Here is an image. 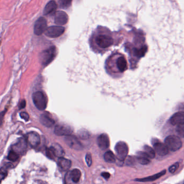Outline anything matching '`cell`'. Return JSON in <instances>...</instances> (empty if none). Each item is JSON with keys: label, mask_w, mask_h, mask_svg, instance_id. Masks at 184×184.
<instances>
[{"label": "cell", "mask_w": 184, "mask_h": 184, "mask_svg": "<svg viewBox=\"0 0 184 184\" xmlns=\"http://www.w3.org/2000/svg\"><path fill=\"white\" fill-rule=\"evenodd\" d=\"M33 104L40 111H43L47 106V99L44 94L41 91L33 93L32 96Z\"/></svg>", "instance_id": "1"}, {"label": "cell", "mask_w": 184, "mask_h": 184, "mask_svg": "<svg viewBox=\"0 0 184 184\" xmlns=\"http://www.w3.org/2000/svg\"><path fill=\"white\" fill-rule=\"evenodd\" d=\"M56 48L55 46H51L41 53L40 56V61L42 65L45 66L48 65L50 62H52L56 54Z\"/></svg>", "instance_id": "2"}, {"label": "cell", "mask_w": 184, "mask_h": 184, "mask_svg": "<svg viewBox=\"0 0 184 184\" xmlns=\"http://www.w3.org/2000/svg\"><path fill=\"white\" fill-rule=\"evenodd\" d=\"M165 144L169 150L177 151L182 147V142L180 138L176 136H168L165 140Z\"/></svg>", "instance_id": "3"}, {"label": "cell", "mask_w": 184, "mask_h": 184, "mask_svg": "<svg viewBox=\"0 0 184 184\" xmlns=\"http://www.w3.org/2000/svg\"><path fill=\"white\" fill-rule=\"evenodd\" d=\"M115 151L117 158L120 161H124L128 156L129 149L127 144L124 142H119L116 145Z\"/></svg>", "instance_id": "4"}, {"label": "cell", "mask_w": 184, "mask_h": 184, "mask_svg": "<svg viewBox=\"0 0 184 184\" xmlns=\"http://www.w3.org/2000/svg\"><path fill=\"white\" fill-rule=\"evenodd\" d=\"M73 132V129L70 126L66 124L59 123L54 129V133L59 136H67L70 135Z\"/></svg>", "instance_id": "5"}, {"label": "cell", "mask_w": 184, "mask_h": 184, "mask_svg": "<svg viewBox=\"0 0 184 184\" xmlns=\"http://www.w3.org/2000/svg\"><path fill=\"white\" fill-rule=\"evenodd\" d=\"M64 142L68 147L73 150L80 151L82 150L83 149V146L81 142H80L75 136H71V134L65 136Z\"/></svg>", "instance_id": "6"}, {"label": "cell", "mask_w": 184, "mask_h": 184, "mask_svg": "<svg viewBox=\"0 0 184 184\" xmlns=\"http://www.w3.org/2000/svg\"><path fill=\"white\" fill-rule=\"evenodd\" d=\"M96 44L101 48H107L112 45L113 40L112 38L107 35H100L96 38Z\"/></svg>", "instance_id": "7"}, {"label": "cell", "mask_w": 184, "mask_h": 184, "mask_svg": "<svg viewBox=\"0 0 184 184\" xmlns=\"http://www.w3.org/2000/svg\"><path fill=\"white\" fill-rule=\"evenodd\" d=\"M65 31V28L61 26H51L48 28L44 33L50 38H57L61 36Z\"/></svg>", "instance_id": "8"}, {"label": "cell", "mask_w": 184, "mask_h": 184, "mask_svg": "<svg viewBox=\"0 0 184 184\" xmlns=\"http://www.w3.org/2000/svg\"><path fill=\"white\" fill-rule=\"evenodd\" d=\"M47 28L46 20L41 17L36 21L34 25V33L36 35H41L42 33H45Z\"/></svg>", "instance_id": "9"}, {"label": "cell", "mask_w": 184, "mask_h": 184, "mask_svg": "<svg viewBox=\"0 0 184 184\" xmlns=\"http://www.w3.org/2000/svg\"><path fill=\"white\" fill-rule=\"evenodd\" d=\"M25 139L32 148H36L40 144L41 139L39 134L35 132H29L26 134Z\"/></svg>", "instance_id": "10"}, {"label": "cell", "mask_w": 184, "mask_h": 184, "mask_svg": "<svg viewBox=\"0 0 184 184\" xmlns=\"http://www.w3.org/2000/svg\"><path fill=\"white\" fill-rule=\"evenodd\" d=\"M28 143L25 138H19L15 144L13 146V150L15 151L19 155H23L26 152Z\"/></svg>", "instance_id": "11"}, {"label": "cell", "mask_w": 184, "mask_h": 184, "mask_svg": "<svg viewBox=\"0 0 184 184\" xmlns=\"http://www.w3.org/2000/svg\"><path fill=\"white\" fill-rule=\"evenodd\" d=\"M68 21V16L67 13L63 11H58L56 13L55 17V22L57 25H63Z\"/></svg>", "instance_id": "12"}, {"label": "cell", "mask_w": 184, "mask_h": 184, "mask_svg": "<svg viewBox=\"0 0 184 184\" xmlns=\"http://www.w3.org/2000/svg\"><path fill=\"white\" fill-rule=\"evenodd\" d=\"M97 144L101 150H104L110 146V140L107 134H101L97 138Z\"/></svg>", "instance_id": "13"}, {"label": "cell", "mask_w": 184, "mask_h": 184, "mask_svg": "<svg viewBox=\"0 0 184 184\" xmlns=\"http://www.w3.org/2000/svg\"><path fill=\"white\" fill-rule=\"evenodd\" d=\"M153 147L155 151L160 156H165L169 153V149L165 144L160 142H156L154 144Z\"/></svg>", "instance_id": "14"}, {"label": "cell", "mask_w": 184, "mask_h": 184, "mask_svg": "<svg viewBox=\"0 0 184 184\" xmlns=\"http://www.w3.org/2000/svg\"><path fill=\"white\" fill-rule=\"evenodd\" d=\"M40 122L42 123V125L47 128L52 127L55 123L54 120L52 119V117L47 113H43L41 115Z\"/></svg>", "instance_id": "15"}, {"label": "cell", "mask_w": 184, "mask_h": 184, "mask_svg": "<svg viewBox=\"0 0 184 184\" xmlns=\"http://www.w3.org/2000/svg\"><path fill=\"white\" fill-rule=\"evenodd\" d=\"M57 165L59 169L62 171H68L71 166V161L69 159H66L63 157L59 158L57 161Z\"/></svg>", "instance_id": "16"}, {"label": "cell", "mask_w": 184, "mask_h": 184, "mask_svg": "<svg viewBox=\"0 0 184 184\" xmlns=\"http://www.w3.org/2000/svg\"><path fill=\"white\" fill-rule=\"evenodd\" d=\"M170 122L173 125L184 123V112L180 111L174 113L170 118Z\"/></svg>", "instance_id": "17"}, {"label": "cell", "mask_w": 184, "mask_h": 184, "mask_svg": "<svg viewBox=\"0 0 184 184\" xmlns=\"http://www.w3.org/2000/svg\"><path fill=\"white\" fill-rule=\"evenodd\" d=\"M50 147H51V149H52V151L55 155L56 157H58V158L63 157V156L65 155V152L63 150L62 147L57 143H55Z\"/></svg>", "instance_id": "18"}, {"label": "cell", "mask_w": 184, "mask_h": 184, "mask_svg": "<svg viewBox=\"0 0 184 184\" xmlns=\"http://www.w3.org/2000/svg\"><path fill=\"white\" fill-rule=\"evenodd\" d=\"M166 173L165 170H164L163 171L159 172L158 173L155 174L153 176H150L149 177H146V178H142V179H137L136 181L137 182H151V181H154L158 178H160L161 177L164 176Z\"/></svg>", "instance_id": "19"}, {"label": "cell", "mask_w": 184, "mask_h": 184, "mask_svg": "<svg viewBox=\"0 0 184 184\" xmlns=\"http://www.w3.org/2000/svg\"><path fill=\"white\" fill-rule=\"evenodd\" d=\"M57 7V5L55 1H51L47 3L46 6L44 8V11H43L44 15H49L54 12L55 11H56Z\"/></svg>", "instance_id": "20"}, {"label": "cell", "mask_w": 184, "mask_h": 184, "mask_svg": "<svg viewBox=\"0 0 184 184\" xmlns=\"http://www.w3.org/2000/svg\"><path fill=\"white\" fill-rule=\"evenodd\" d=\"M138 156L137 157V159L139 163L142 165H147L150 163L149 156L147 153L144 152H138L137 153Z\"/></svg>", "instance_id": "21"}, {"label": "cell", "mask_w": 184, "mask_h": 184, "mask_svg": "<svg viewBox=\"0 0 184 184\" xmlns=\"http://www.w3.org/2000/svg\"><path fill=\"white\" fill-rule=\"evenodd\" d=\"M81 177V172L80 169H73L70 173V178H71L72 182L77 183L80 180Z\"/></svg>", "instance_id": "22"}, {"label": "cell", "mask_w": 184, "mask_h": 184, "mask_svg": "<svg viewBox=\"0 0 184 184\" xmlns=\"http://www.w3.org/2000/svg\"><path fill=\"white\" fill-rule=\"evenodd\" d=\"M118 69L120 72H124L127 69V62L124 57H120L117 61Z\"/></svg>", "instance_id": "23"}, {"label": "cell", "mask_w": 184, "mask_h": 184, "mask_svg": "<svg viewBox=\"0 0 184 184\" xmlns=\"http://www.w3.org/2000/svg\"><path fill=\"white\" fill-rule=\"evenodd\" d=\"M105 161L109 163H114L116 161V157L112 152L110 151H107L104 155Z\"/></svg>", "instance_id": "24"}, {"label": "cell", "mask_w": 184, "mask_h": 184, "mask_svg": "<svg viewBox=\"0 0 184 184\" xmlns=\"http://www.w3.org/2000/svg\"><path fill=\"white\" fill-rule=\"evenodd\" d=\"M147 46H143L139 49H135L134 50V54L136 56L138 57H142L144 56L145 53L147 52Z\"/></svg>", "instance_id": "25"}, {"label": "cell", "mask_w": 184, "mask_h": 184, "mask_svg": "<svg viewBox=\"0 0 184 184\" xmlns=\"http://www.w3.org/2000/svg\"><path fill=\"white\" fill-rule=\"evenodd\" d=\"M144 149L145 152L147 153V155L149 156L150 159L155 158L156 156V151L155 150H153L152 147L147 145L145 146Z\"/></svg>", "instance_id": "26"}, {"label": "cell", "mask_w": 184, "mask_h": 184, "mask_svg": "<svg viewBox=\"0 0 184 184\" xmlns=\"http://www.w3.org/2000/svg\"><path fill=\"white\" fill-rule=\"evenodd\" d=\"M19 154L16 152L15 151L13 150V149L9 151L8 156V159L11 161H16L17 159H19Z\"/></svg>", "instance_id": "27"}, {"label": "cell", "mask_w": 184, "mask_h": 184, "mask_svg": "<svg viewBox=\"0 0 184 184\" xmlns=\"http://www.w3.org/2000/svg\"><path fill=\"white\" fill-rule=\"evenodd\" d=\"M176 132L181 137H184V123L177 125L176 128Z\"/></svg>", "instance_id": "28"}, {"label": "cell", "mask_w": 184, "mask_h": 184, "mask_svg": "<svg viewBox=\"0 0 184 184\" xmlns=\"http://www.w3.org/2000/svg\"><path fill=\"white\" fill-rule=\"evenodd\" d=\"M78 136L79 137L82 139H86L89 138L90 134L86 130L82 129L78 132Z\"/></svg>", "instance_id": "29"}, {"label": "cell", "mask_w": 184, "mask_h": 184, "mask_svg": "<svg viewBox=\"0 0 184 184\" xmlns=\"http://www.w3.org/2000/svg\"><path fill=\"white\" fill-rule=\"evenodd\" d=\"M71 2H72V0H60L59 4L62 8H67L70 6Z\"/></svg>", "instance_id": "30"}, {"label": "cell", "mask_w": 184, "mask_h": 184, "mask_svg": "<svg viewBox=\"0 0 184 184\" xmlns=\"http://www.w3.org/2000/svg\"><path fill=\"white\" fill-rule=\"evenodd\" d=\"M46 154L47 157L51 159H54L56 157L53 151H52V149H51L50 147L46 149Z\"/></svg>", "instance_id": "31"}, {"label": "cell", "mask_w": 184, "mask_h": 184, "mask_svg": "<svg viewBox=\"0 0 184 184\" xmlns=\"http://www.w3.org/2000/svg\"><path fill=\"white\" fill-rule=\"evenodd\" d=\"M179 166V164L178 162L172 165L169 167V172L171 173H173L177 170Z\"/></svg>", "instance_id": "32"}, {"label": "cell", "mask_w": 184, "mask_h": 184, "mask_svg": "<svg viewBox=\"0 0 184 184\" xmlns=\"http://www.w3.org/2000/svg\"><path fill=\"white\" fill-rule=\"evenodd\" d=\"M85 160L86 164L89 167L92 165V157L90 153H88L85 156Z\"/></svg>", "instance_id": "33"}, {"label": "cell", "mask_w": 184, "mask_h": 184, "mask_svg": "<svg viewBox=\"0 0 184 184\" xmlns=\"http://www.w3.org/2000/svg\"><path fill=\"white\" fill-rule=\"evenodd\" d=\"M7 175V169L6 167H2L1 169V180L4 179Z\"/></svg>", "instance_id": "34"}, {"label": "cell", "mask_w": 184, "mask_h": 184, "mask_svg": "<svg viewBox=\"0 0 184 184\" xmlns=\"http://www.w3.org/2000/svg\"><path fill=\"white\" fill-rule=\"evenodd\" d=\"M20 115V117L22 119L25 120V121H28L29 119V116L28 114V113L25 112H22Z\"/></svg>", "instance_id": "35"}, {"label": "cell", "mask_w": 184, "mask_h": 184, "mask_svg": "<svg viewBox=\"0 0 184 184\" xmlns=\"http://www.w3.org/2000/svg\"><path fill=\"white\" fill-rule=\"evenodd\" d=\"M134 163V159L132 157H129L126 160V164L128 165H132Z\"/></svg>", "instance_id": "36"}, {"label": "cell", "mask_w": 184, "mask_h": 184, "mask_svg": "<svg viewBox=\"0 0 184 184\" xmlns=\"http://www.w3.org/2000/svg\"><path fill=\"white\" fill-rule=\"evenodd\" d=\"M101 175L105 179H108L110 177V174L108 173V172H103Z\"/></svg>", "instance_id": "37"}, {"label": "cell", "mask_w": 184, "mask_h": 184, "mask_svg": "<svg viewBox=\"0 0 184 184\" xmlns=\"http://www.w3.org/2000/svg\"><path fill=\"white\" fill-rule=\"evenodd\" d=\"M25 105H26V102H25V100H23L22 101H21L20 104L19 105V107L20 109H23L25 107Z\"/></svg>", "instance_id": "38"}]
</instances>
